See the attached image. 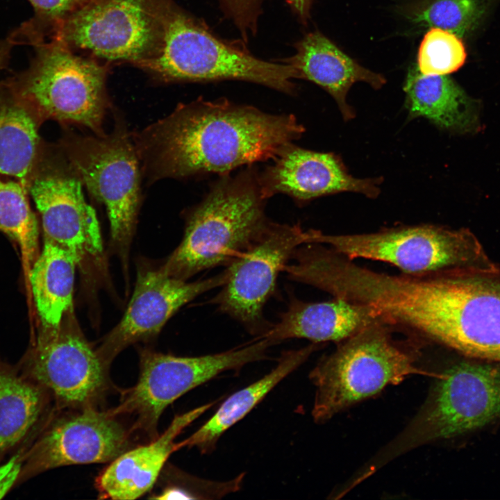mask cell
Instances as JSON below:
<instances>
[{
    "instance_id": "obj_4",
    "label": "cell",
    "mask_w": 500,
    "mask_h": 500,
    "mask_svg": "<svg viewBox=\"0 0 500 500\" xmlns=\"http://www.w3.org/2000/svg\"><path fill=\"white\" fill-rule=\"evenodd\" d=\"M395 328L383 319L338 342L310 372L315 386L312 415L323 423L340 411L412 374H430L417 367L422 341L396 340Z\"/></svg>"
},
{
    "instance_id": "obj_27",
    "label": "cell",
    "mask_w": 500,
    "mask_h": 500,
    "mask_svg": "<svg viewBox=\"0 0 500 500\" xmlns=\"http://www.w3.org/2000/svg\"><path fill=\"white\" fill-rule=\"evenodd\" d=\"M485 9V0H419L403 12L417 25L442 28L461 38L478 25Z\"/></svg>"
},
{
    "instance_id": "obj_9",
    "label": "cell",
    "mask_w": 500,
    "mask_h": 500,
    "mask_svg": "<svg viewBox=\"0 0 500 500\" xmlns=\"http://www.w3.org/2000/svg\"><path fill=\"white\" fill-rule=\"evenodd\" d=\"M58 145L82 185L106 207L112 242L126 252L141 203L142 169L124 124L117 121L108 135L66 132Z\"/></svg>"
},
{
    "instance_id": "obj_32",
    "label": "cell",
    "mask_w": 500,
    "mask_h": 500,
    "mask_svg": "<svg viewBox=\"0 0 500 500\" xmlns=\"http://www.w3.org/2000/svg\"><path fill=\"white\" fill-rule=\"evenodd\" d=\"M11 47V41L0 42V69L3 67L7 58L8 57L10 49Z\"/></svg>"
},
{
    "instance_id": "obj_5",
    "label": "cell",
    "mask_w": 500,
    "mask_h": 500,
    "mask_svg": "<svg viewBox=\"0 0 500 500\" xmlns=\"http://www.w3.org/2000/svg\"><path fill=\"white\" fill-rule=\"evenodd\" d=\"M307 243L324 244L351 260L386 262L406 274L500 269L467 228L404 225L350 234H329L309 229Z\"/></svg>"
},
{
    "instance_id": "obj_30",
    "label": "cell",
    "mask_w": 500,
    "mask_h": 500,
    "mask_svg": "<svg viewBox=\"0 0 500 500\" xmlns=\"http://www.w3.org/2000/svg\"><path fill=\"white\" fill-rule=\"evenodd\" d=\"M35 11V17L28 25L39 22L51 26L53 33L70 15L91 0H28Z\"/></svg>"
},
{
    "instance_id": "obj_31",
    "label": "cell",
    "mask_w": 500,
    "mask_h": 500,
    "mask_svg": "<svg viewBox=\"0 0 500 500\" xmlns=\"http://www.w3.org/2000/svg\"><path fill=\"white\" fill-rule=\"evenodd\" d=\"M300 22L306 25L310 17L311 8L314 0H286Z\"/></svg>"
},
{
    "instance_id": "obj_14",
    "label": "cell",
    "mask_w": 500,
    "mask_h": 500,
    "mask_svg": "<svg viewBox=\"0 0 500 500\" xmlns=\"http://www.w3.org/2000/svg\"><path fill=\"white\" fill-rule=\"evenodd\" d=\"M133 434L110 408L55 409L26 453L15 488L60 467L110 462L132 447Z\"/></svg>"
},
{
    "instance_id": "obj_25",
    "label": "cell",
    "mask_w": 500,
    "mask_h": 500,
    "mask_svg": "<svg viewBox=\"0 0 500 500\" xmlns=\"http://www.w3.org/2000/svg\"><path fill=\"white\" fill-rule=\"evenodd\" d=\"M76 260L69 252L44 238L42 250L28 274L42 329L58 328L73 311Z\"/></svg>"
},
{
    "instance_id": "obj_29",
    "label": "cell",
    "mask_w": 500,
    "mask_h": 500,
    "mask_svg": "<svg viewBox=\"0 0 500 500\" xmlns=\"http://www.w3.org/2000/svg\"><path fill=\"white\" fill-rule=\"evenodd\" d=\"M222 10L233 23L244 42L257 32L266 0H217Z\"/></svg>"
},
{
    "instance_id": "obj_6",
    "label": "cell",
    "mask_w": 500,
    "mask_h": 500,
    "mask_svg": "<svg viewBox=\"0 0 500 500\" xmlns=\"http://www.w3.org/2000/svg\"><path fill=\"white\" fill-rule=\"evenodd\" d=\"M35 45L37 54L30 67L6 84L42 123L51 119L105 134L102 125L110 107L105 66L74 53L55 38Z\"/></svg>"
},
{
    "instance_id": "obj_7",
    "label": "cell",
    "mask_w": 500,
    "mask_h": 500,
    "mask_svg": "<svg viewBox=\"0 0 500 500\" xmlns=\"http://www.w3.org/2000/svg\"><path fill=\"white\" fill-rule=\"evenodd\" d=\"M424 324L428 341L472 358L500 362V269L434 275Z\"/></svg>"
},
{
    "instance_id": "obj_18",
    "label": "cell",
    "mask_w": 500,
    "mask_h": 500,
    "mask_svg": "<svg viewBox=\"0 0 500 500\" xmlns=\"http://www.w3.org/2000/svg\"><path fill=\"white\" fill-rule=\"evenodd\" d=\"M215 403L176 415L160 435L127 449L110 462L94 481L99 498L133 500L149 491L169 456L179 450L176 438Z\"/></svg>"
},
{
    "instance_id": "obj_3",
    "label": "cell",
    "mask_w": 500,
    "mask_h": 500,
    "mask_svg": "<svg viewBox=\"0 0 500 500\" xmlns=\"http://www.w3.org/2000/svg\"><path fill=\"white\" fill-rule=\"evenodd\" d=\"M258 176L245 171L215 183L188 214L183 239L162 268L188 280L228 265L262 232L269 220Z\"/></svg>"
},
{
    "instance_id": "obj_20",
    "label": "cell",
    "mask_w": 500,
    "mask_h": 500,
    "mask_svg": "<svg viewBox=\"0 0 500 500\" xmlns=\"http://www.w3.org/2000/svg\"><path fill=\"white\" fill-rule=\"evenodd\" d=\"M55 409L43 386L0 356V465L33 443Z\"/></svg>"
},
{
    "instance_id": "obj_12",
    "label": "cell",
    "mask_w": 500,
    "mask_h": 500,
    "mask_svg": "<svg viewBox=\"0 0 500 500\" xmlns=\"http://www.w3.org/2000/svg\"><path fill=\"white\" fill-rule=\"evenodd\" d=\"M169 1L91 0L65 19L53 38L136 66L157 53Z\"/></svg>"
},
{
    "instance_id": "obj_22",
    "label": "cell",
    "mask_w": 500,
    "mask_h": 500,
    "mask_svg": "<svg viewBox=\"0 0 500 500\" xmlns=\"http://www.w3.org/2000/svg\"><path fill=\"white\" fill-rule=\"evenodd\" d=\"M410 117H422L440 128L465 133L479 124L478 106L447 75L408 73L403 86Z\"/></svg>"
},
{
    "instance_id": "obj_2",
    "label": "cell",
    "mask_w": 500,
    "mask_h": 500,
    "mask_svg": "<svg viewBox=\"0 0 500 500\" xmlns=\"http://www.w3.org/2000/svg\"><path fill=\"white\" fill-rule=\"evenodd\" d=\"M139 67L167 83L238 80L294 93L289 64L260 59L244 44L219 38L201 19L169 1L157 53Z\"/></svg>"
},
{
    "instance_id": "obj_1",
    "label": "cell",
    "mask_w": 500,
    "mask_h": 500,
    "mask_svg": "<svg viewBox=\"0 0 500 500\" xmlns=\"http://www.w3.org/2000/svg\"><path fill=\"white\" fill-rule=\"evenodd\" d=\"M304 127L293 115H273L228 100L179 104L168 116L133 135L148 179L226 174L275 159Z\"/></svg>"
},
{
    "instance_id": "obj_15",
    "label": "cell",
    "mask_w": 500,
    "mask_h": 500,
    "mask_svg": "<svg viewBox=\"0 0 500 500\" xmlns=\"http://www.w3.org/2000/svg\"><path fill=\"white\" fill-rule=\"evenodd\" d=\"M307 236L299 224L269 222L260 235L226 267V281L210 302L251 334H265L272 324L265 317V306L274 294L280 272L294 251L306 243Z\"/></svg>"
},
{
    "instance_id": "obj_10",
    "label": "cell",
    "mask_w": 500,
    "mask_h": 500,
    "mask_svg": "<svg viewBox=\"0 0 500 500\" xmlns=\"http://www.w3.org/2000/svg\"><path fill=\"white\" fill-rule=\"evenodd\" d=\"M274 344L266 338L256 337L233 349L194 357L144 349L140 353L137 382L123 392L118 405L110 410L122 417H133L131 426L134 434L144 433L153 440L158 435L159 419L169 405L224 372L266 359L268 349Z\"/></svg>"
},
{
    "instance_id": "obj_13",
    "label": "cell",
    "mask_w": 500,
    "mask_h": 500,
    "mask_svg": "<svg viewBox=\"0 0 500 500\" xmlns=\"http://www.w3.org/2000/svg\"><path fill=\"white\" fill-rule=\"evenodd\" d=\"M28 191L40 215L44 238L72 255L83 271L101 267L103 247L95 210L58 144H44Z\"/></svg>"
},
{
    "instance_id": "obj_28",
    "label": "cell",
    "mask_w": 500,
    "mask_h": 500,
    "mask_svg": "<svg viewBox=\"0 0 500 500\" xmlns=\"http://www.w3.org/2000/svg\"><path fill=\"white\" fill-rule=\"evenodd\" d=\"M466 51L458 36L431 28L424 36L417 56V69L424 75H447L465 62Z\"/></svg>"
},
{
    "instance_id": "obj_19",
    "label": "cell",
    "mask_w": 500,
    "mask_h": 500,
    "mask_svg": "<svg viewBox=\"0 0 500 500\" xmlns=\"http://www.w3.org/2000/svg\"><path fill=\"white\" fill-rule=\"evenodd\" d=\"M381 319L372 308L338 297L308 302L292 297L278 321L260 337L276 344L289 339L338 343Z\"/></svg>"
},
{
    "instance_id": "obj_26",
    "label": "cell",
    "mask_w": 500,
    "mask_h": 500,
    "mask_svg": "<svg viewBox=\"0 0 500 500\" xmlns=\"http://www.w3.org/2000/svg\"><path fill=\"white\" fill-rule=\"evenodd\" d=\"M28 194L19 181L0 176V231L17 244L29 272L40 251L38 224Z\"/></svg>"
},
{
    "instance_id": "obj_21",
    "label": "cell",
    "mask_w": 500,
    "mask_h": 500,
    "mask_svg": "<svg viewBox=\"0 0 500 500\" xmlns=\"http://www.w3.org/2000/svg\"><path fill=\"white\" fill-rule=\"evenodd\" d=\"M294 48V53L281 62L292 66L298 78L310 81L328 92L345 120L355 116L346 99L353 84L364 81L379 89L386 82L381 74L360 65L318 31L306 34Z\"/></svg>"
},
{
    "instance_id": "obj_24",
    "label": "cell",
    "mask_w": 500,
    "mask_h": 500,
    "mask_svg": "<svg viewBox=\"0 0 500 500\" xmlns=\"http://www.w3.org/2000/svg\"><path fill=\"white\" fill-rule=\"evenodd\" d=\"M321 344L312 342L299 349L282 352L276 366L269 373L231 394L204 424L178 442L179 450L196 447L202 454L211 453L226 430L244 417L276 385L322 347Z\"/></svg>"
},
{
    "instance_id": "obj_16",
    "label": "cell",
    "mask_w": 500,
    "mask_h": 500,
    "mask_svg": "<svg viewBox=\"0 0 500 500\" xmlns=\"http://www.w3.org/2000/svg\"><path fill=\"white\" fill-rule=\"evenodd\" d=\"M226 269L213 276L188 281L167 274L162 267L140 272L132 297L119 322L97 351L110 365L124 349L158 335L183 306L226 281Z\"/></svg>"
},
{
    "instance_id": "obj_8",
    "label": "cell",
    "mask_w": 500,
    "mask_h": 500,
    "mask_svg": "<svg viewBox=\"0 0 500 500\" xmlns=\"http://www.w3.org/2000/svg\"><path fill=\"white\" fill-rule=\"evenodd\" d=\"M499 417L500 362L456 363L438 375L421 410L378 460L473 431Z\"/></svg>"
},
{
    "instance_id": "obj_17",
    "label": "cell",
    "mask_w": 500,
    "mask_h": 500,
    "mask_svg": "<svg viewBox=\"0 0 500 500\" xmlns=\"http://www.w3.org/2000/svg\"><path fill=\"white\" fill-rule=\"evenodd\" d=\"M258 181L265 199L288 194L299 201L341 192L361 193L370 198L380 192V178H357L347 172L340 157L289 144L276 157Z\"/></svg>"
},
{
    "instance_id": "obj_23",
    "label": "cell",
    "mask_w": 500,
    "mask_h": 500,
    "mask_svg": "<svg viewBox=\"0 0 500 500\" xmlns=\"http://www.w3.org/2000/svg\"><path fill=\"white\" fill-rule=\"evenodd\" d=\"M41 124L6 84L0 88V176L27 189L44 147L39 133Z\"/></svg>"
},
{
    "instance_id": "obj_11",
    "label": "cell",
    "mask_w": 500,
    "mask_h": 500,
    "mask_svg": "<svg viewBox=\"0 0 500 500\" xmlns=\"http://www.w3.org/2000/svg\"><path fill=\"white\" fill-rule=\"evenodd\" d=\"M17 365L49 392L57 410L99 407L112 388L110 366L87 340L73 311L58 328H40Z\"/></svg>"
}]
</instances>
